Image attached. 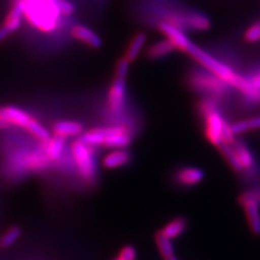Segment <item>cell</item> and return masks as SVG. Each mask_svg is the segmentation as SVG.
<instances>
[{
    "label": "cell",
    "instance_id": "7",
    "mask_svg": "<svg viewBox=\"0 0 260 260\" xmlns=\"http://www.w3.org/2000/svg\"><path fill=\"white\" fill-rule=\"evenodd\" d=\"M107 103L112 115L120 116L127 104V77L116 76L108 90Z\"/></svg>",
    "mask_w": 260,
    "mask_h": 260
},
{
    "label": "cell",
    "instance_id": "29",
    "mask_svg": "<svg viewBox=\"0 0 260 260\" xmlns=\"http://www.w3.org/2000/svg\"><path fill=\"white\" fill-rule=\"evenodd\" d=\"M129 68H130V63L125 58H121L116 64L115 75L121 76V77H127L129 73Z\"/></svg>",
    "mask_w": 260,
    "mask_h": 260
},
{
    "label": "cell",
    "instance_id": "24",
    "mask_svg": "<svg viewBox=\"0 0 260 260\" xmlns=\"http://www.w3.org/2000/svg\"><path fill=\"white\" fill-rule=\"evenodd\" d=\"M231 129L235 136L249 132V130L260 129V116L237 121L231 125Z\"/></svg>",
    "mask_w": 260,
    "mask_h": 260
},
{
    "label": "cell",
    "instance_id": "13",
    "mask_svg": "<svg viewBox=\"0 0 260 260\" xmlns=\"http://www.w3.org/2000/svg\"><path fill=\"white\" fill-rule=\"evenodd\" d=\"M52 132L54 135H58L64 138L80 137L84 133V127L79 121L75 120H59L53 124Z\"/></svg>",
    "mask_w": 260,
    "mask_h": 260
},
{
    "label": "cell",
    "instance_id": "14",
    "mask_svg": "<svg viewBox=\"0 0 260 260\" xmlns=\"http://www.w3.org/2000/svg\"><path fill=\"white\" fill-rule=\"evenodd\" d=\"M132 159L126 149H112L102 159V164L108 169H116L126 166Z\"/></svg>",
    "mask_w": 260,
    "mask_h": 260
},
{
    "label": "cell",
    "instance_id": "8",
    "mask_svg": "<svg viewBox=\"0 0 260 260\" xmlns=\"http://www.w3.org/2000/svg\"><path fill=\"white\" fill-rule=\"evenodd\" d=\"M190 84L199 91H205L209 93H222L229 86L214 74H206L203 72H197L190 77Z\"/></svg>",
    "mask_w": 260,
    "mask_h": 260
},
{
    "label": "cell",
    "instance_id": "5",
    "mask_svg": "<svg viewBox=\"0 0 260 260\" xmlns=\"http://www.w3.org/2000/svg\"><path fill=\"white\" fill-rule=\"evenodd\" d=\"M93 149V146L88 145L80 139L73 142L71 146L73 160L75 162L79 175L85 180H93L96 174Z\"/></svg>",
    "mask_w": 260,
    "mask_h": 260
},
{
    "label": "cell",
    "instance_id": "2",
    "mask_svg": "<svg viewBox=\"0 0 260 260\" xmlns=\"http://www.w3.org/2000/svg\"><path fill=\"white\" fill-rule=\"evenodd\" d=\"M23 5L24 19L39 31L52 34L64 25L58 0H23Z\"/></svg>",
    "mask_w": 260,
    "mask_h": 260
},
{
    "label": "cell",
    "instance_id": "21",
    "mask_svg": "<svg viewBox=\"0 0 260 260\" xmlns=\"http://www.w3.org/2000/svg\"><path fill=\"white\" fill-rule=\"evenodd\" d=\"M217 148L219 149V151H220L221 155L224 157V159L226 160L228 164H229V166L232 168L233 172L241 174L243 172V167L238 158L237 153H235L234 149L232 148V144L222 142L220 145L217 146Z\"/></svg>",
    "mask_w": 260,
    "mask_h": 260
},
{
    "label": "cell",
    "instance_id": "3",
    "mask_svg": "<svg viewBox=\"0 0 260 260\" xmlns=\"http://www.w3.org/2000/svg\"><path fill=\"white\" fill-rule=\"evenodd\" d=\"M79 139L93 148L105 146L109 149H126L132 143L129 129L124 125L90 129L81 134Z\"/></svg>",
    "mask_w": 260,
    "mask_h": 260
},
{
    "label": "cell",
    "instance_id": "10",
    "mask_svg": "<svg viewBox=\"0 0 260 260\" xmlns=\"http://www.w3.org/2000/svg\"><path fill=\"white\" fill-rule=\"evenodd\" d=\"M156 27L166 36L167 39H169L175 45L177 50L186 51V49H188V47L192 43L190 38L185 35L183 29L175 26L174 24L167 21H158Z\"/></svg>",
    "mask_w": 260,
    "mask_h": 260
},
{
    "label": "cell",
    "instance_id": "16",
    "mask_svg": "<svg viewBox=\"0 0 260 260\" xmlns=\"http://www.w3.org/2000/svg\"><path fill=\"white\" fill-rule=\"evenodd\" d=\"M146 42H148V36H146L145 32H137V34L130 39V42L126 48L124 58L129 63L135 62L138 59V56H139L140 53L143 51Z\"/></svg>",
    "mask_w": 260,
    "mask_h": 260
},
{
    "label": "cell",
    "instance_id": "17",
    "mask_svg": "<svg viewBox=\"0 0 260 260\" xmlns=\"http://www.w3.org/2000/svg\"><path fill=\"white\" fill-rule=\"evenodd\" d=\"M232 144V148L234 149L235 153H237L238 158L241 162L243 167V172L246 170V172H250V170H254L256 166V160L253 155V153L247 148L245 143H243L240 140H234Z\"/></svg>",
    "mask_w": 260,
    "mask_h": 260
},
{
    "label": "cell",
    "instance_id": "28",
    "mask_svg": "<svg viewBox=\"0 0 260 260\" xmlns=\"http://www.w3.org/2000/svg\"><path fill=\"white\" fill-rule=\"evenodd\" d=\"M137 259V249L134 246H125L119 251L116 260H136Z\"/></svg>",
    "mask_w": 260,
    "mask_h": 260
},
{
    "label": "cell",
    "instance_id": "30",
    "mask_svg": "<svg viewBox=\"0 0 260 260\" xmlns=\"http://www.w3.org/2000/svg\"><path fill=\"white\" fill-rule=\"evenodd\" d=\"M11 126L7 123V121L0 116V130H4V129H8V128H10Z\"/></svg>",
    "mask_w": 260,
    "mask_h": 260
},
{
    "label": "cell",
    "instance_id": "32",
    "mask_svg": "<svg viewBox=\"0 0 260 260\" xmlns=\"http://www.w3.org/2000/svg\"><path fill=\"white\" fill-rule=\"evenodd\" d=\"M115 260H116V259H115Z\"/></svg>",
    "mask_w": 260,
    "mask_h": 260
},
{
    "label": "cell",
    "instance_id": "6",
    "mask_svg": "<svg viewBox=\"0 0 260 260\" xmlns=\"http://www.w3.org/2000/svg\"><path fill=\"white\" fill-rule=\"evenodd\" d=\"M0 116L11 127L23 128L28 134L35 133L39 126V121L28 112L14 105H6L0 108Z\"/></svg>",
    "mask_w": 260,
    "mask_h": 260
},
{
    "label": "cell",
    "instance_id": "26",
    "mask_svg": "<svg viewBox=\"0 0 260 260\" xmlns=\"http://www.w3.org/2000/svg\"><path fill=\"white\" fill-rule=\"evenodd\" d=\"M245 39L248 43H257L260 40V21L251 24L245 31Z\"/></svg>",
    "mask_w": 260,
    "mask_h": 260
},
{
    "label": "cell",
    "instance_id": "11",
    "mask_svg": "<svg viewBox=\"0 0 260 260\" xmlns=\"http://www.w3.org/2000/svg\"><path fill=\"white\" fill-rule=\"evenodd\" d=\"M71 36L92 49H99L102 46L101 37L84 24H74L71 27Z\"/></svg>",
    "mask_w": 260,
    "mask_h": 260
},
{
    "label": "cell",
    "instance_id": "9",
    "mask_svg": "<svg viewBox=\"0 0 260 260\" xmlns=\"http://www.w3.org/2000/svg\"><path fill=\"white\" fill-rule=\"evenodd\" d=\"M24 19V5L23 0H15L10 11L8 12L6 19L0 26V43H3L13 32L18 30Z\"/></svg>",
    "mask_w": 260,
    "mask_h": 260
},
{
    "label": "cell",
    "instance_id": "23",
    "mask_svg": "<svg viewBox=\"0 0 260 260\" xmlns=\"http://www.w3.org/2000/svg\"><path fill=\"white\" fill-rule=\"evenodd\" d=\"M155 241H156V245L159 253L165 260L175 256V247L172 242V239L166 237V235L161 231H158L157 234L155 235Z\"/></svg>",
    "mask_w": 260,
    "mask_h": 260
},
{
    "label": "cell",
    "instance_id": "25",
    "mask_svg": "<svg viewBox=\"0 0 260 260\" xmlns=\"http://www.w3.org/2000/svg\"><path fill=\"white\" fill-rule=\"evenodd\" d=\"M21 237V229L19 226H11L10 229H8L3 237L0 238V247L8 248L12 246L13 244L18 241Z\"/></svg>",
    "mask_w": 260,
    "mask_h": 260
},
{
    "label": "cell",
    "instance_id": "19",
    "mask_svg": "<svg viewBox=\"0 0 260 260\" xmlns=\"http://www.w3.org/2000/svg\"><path fill=\"white\" fill-rule=\"evenodd\" d=\"M186 29L192 30H206L210 26V21L207 16L199 11L186 10L185 12Z\"/></svg>",
    "mask_w": 260,
    "mask_h": 260
},
{
    "label": "cell",
    "instance_id": "18",
    "mask_svg": "<svg viewBox=\"0 0 260 260\" xmlns=\"http://www.w3.org/2000/svg\"><path fill=\"white\" fill-rule=\"evenodd\" d=\"M175 50H177L175 45L166 38L158 40V42L152 44L146 49V56L151 60H158L165 58V56L173 53Z\"/></svg>",
    "mask_w": 260,
    "mask_h": 260
},
{
    "label": "cell",
    "instance_id": "4",
    "mask_svg": "<svg viewBox=\"0 0 260 260\" xmlns=\"http://www.w3.org/2000/svg\"><path fill=\"white\" fill-rule=\"evenodd\" d=\"M200 111L205 118V135L207 140L213 145L219 146L223 142L222 132L225 120L216 105L208 100L201 102Z\"/></svg>",
    "mask_w": 260,
    "mask_h": 260
},
{
    "label": "cell",
    "instance_id": "12",
    "mask_svg": "<svg viewBox=\"0 0 260 260\" xmlns=\"http://www.w3.org/2000/svg\"><path fill=\"white\" fill-rule=\"evenodd\" d=\"M205 178V173L198 167H184L178 170L177 181L185 186H193L201 183Z\"/></svg>",
    "mask_w": 260,
    "mask_h": 260
},
{
    "label": "cell",
    "instance_id": "20",
    "mask_svg": "<svg viewBox=\"0 0 260 260\" xmlns=\"http://www.w3.org/2000/svg\"><path fill=\"white\" fill-rule=\"evenodd\" d=\"M245 210L247 222L251 232L256 235H260V207L256 202H244L241 204Z\"/></svg>",
    "mask_w": 260,
    "mask_h": 260
},
{
    "label": "cell",
    "instance_id": "15",
    "mask_svg": "<svg viewBox=\"0 0 260 260\" xmlns=\"http://www.w3.org/2000/svg\"><path fill=\"white\" fill-rule=\"evenodd\" d=\"M65 144H67V138L53 135L47 141H44V153L49 160H59L64 153Z\"/></svg>",
    "mask_w": 260,
    "mask_h": 260
},
{
    "label": "cell",
    "instance_id": "27",
    "mask_svg": "<svg viewBox=\"0 0 260 260\" xmlns=\"http://www.w3.org/2000/svg\"><path fill=\"white\" fill-rule=\"evenodd\" d=\"M248 201L256 202L260 205V189L243 192L239 197L240 204H242V203H244V202H248Z\"/></svg>",
    "mask_w": 260,
    "mask_h": 260
},
{
    "label": "cell",
    "instance_id": "1",
    "mask_svg": "<svg viewBox=\"0 0 260 260\" xmlns=\"http://www.w3.org/2000/svg\"><path fill=\"white\" fill-rule=\"evenodd\" d=\"M185 52H188L194 60H197L202 67H204L211 74H214L229 86L238 88L249 100L260 101V90L254 87L249 79L237 74L231 68L214 58L204 49L191 43Z\"/></svg>",
    "mask_w": 260,
    "mask_h": 260
},
{
    "label": "cell",
    "instance_id": "22",
    "mask_svg": "<svg viewBox=\"0 0 260 260\" xmlns=\"http://www.w3.org/2000/svg\"><path fill=\"white\" fill-rule=\"evenodd\" d=\"M186 226H188V221H186V219L179 217V218L173 219L172 221H169L160 231L164 233L166 237L173 240L180 237V235L185 231Z\"/></svg>",
    "mask_w": 260,
    "mask_h": 260
},
{
    "label": "cell",
    "instance_id": "31",
    "mask_svg": "<svg viewBox=\"0 0 260 260\" xmlns=\"http://www.w3.org/2000/svg\"><path fill=\"white\" fill-rule=\"evenodd\" d=\"M166 260H178V259L176 258V256H173V257H170V258H168V259H166Z\"/></svg>",
    "mask_w": 260,
    "mask_h": 260
}]
</instances>
